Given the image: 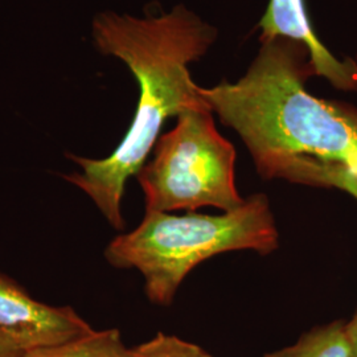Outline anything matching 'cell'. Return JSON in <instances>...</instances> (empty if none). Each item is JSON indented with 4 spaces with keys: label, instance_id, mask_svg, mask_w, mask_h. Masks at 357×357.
I'll use <instances>...</instances> for the list:
<instances>
[{
    "label": "cell",
    "instance_id": "obj_7",
    "mask_svg": "<svg viewBox=\"0 0 357 357\" xmlns=\"http://www.w3.org/2000/svg\"><path fill=\"white\" fill-rule=\"evenodd\" d=\"M17 357H132L115 328L91 330L60 344L26 349Z\"/></svg>",
    "mask_w": 357,
    "mask_h": 357
},
{
    "label": "cell",
    "instance_id": "obj_4",
    "mask_svg": "<svg viewBox=\"0 0 357 357\" xmlns=\"http://www.w3.org/2000/svg\"><path fill=\"white\" fill-rule=\"evenodd\" d=\"M212 114L202 109L178 115L176 126L156 142L153 159L137 175L146 212H230L245 203L236 187V150Z\"/></svg>",
    "mask_w": 357,
    "mask_h": 357
},
{
    "label": "cell",
    "instance_id": "obj_12",
    "mask_svg": "<svg viewBox=\"0 0 357 357\" xmlns=\"http://www.w3.org/2000/svg\"><path fill=\"white\" fill-rule=\"evenodd\" d=\"M345 332L351 349V357H357V314L354 319L345 324Z\"/></svg>",
    "mask_w": 357,
    "mask_h": 357
},
{
    "label": "cell",
    "instance_id": "obj_8",
    "mask_svg": "<svg viewBox=\"0 0 357 357\" xmlns=\"http://www.w3.org/2000/svg\"><path fill=\"white\" fill-rule=\"evenodd\" d=\"M262 357H351L345 324L335 321L306 332L293 345L268 352Z\"/></svg>",
    "mask_w": 357,
    "mask_h": 357
},
{
    "label": "cell",
    "instance_id": "obj_1",
    "mask_svg": "<svg viewBox=\"0 0 357 357\" xmlns=\"http://www.w3.org/2000/svg\"><path fill=\"white\" fill-rule=\"evenodd\" d=\"M91 35L98 51L125 63L137 78L139 102L114 153L103 159L69 155L79 171L64 178L89 196L114 229L122 230L121 204L126 183L146 165L165 122L190 110L211 109L188 65L204 56L217 31L178 6L171 13L146 17L98 13Z\"/></svg>",
    "mask_w": 357,
    "mask_h": 357
},
{
    "label": "cell",
    "instance_id": "obj_9",
    "mask_svg": "<svg viewBox=\"0 0 357 357\" xmlns=\"http://www.w3.org/2000/svg\"><path fill=\"white\" fill-rule=\"evenodd\" d=\"M281 178L296 184L337 188L357 199V171L339 163L302 160L290 167Z\"/></svg>",
    "mask_w": 357,
    "mask_h": 357
},
{
    "label": "cell",
    "instance_id": "obj_10",
    "mask_svg": "<svg viewBox=\"0 0 357 357\" xmlns=\"http://www.w3.org/2000/svg\"><path fill=\"white\" fill-rule=\"evenodd\" d=\"M131 354L132 357H213L202 347L163 332L132 348Z\"/></svg>",
    "mask_w": 357,
    "mask_h": 357
},
{
    "label": "cell",
    "instance_id": "obj_6",
    "mask_svg": "<svg viewBox=\"0 0 357 357\" xmlns=\"http://www.w3.org/2000/svg\"><path fill=\"white\" fill-rule=\"evenodd\" d=\"M261 41L291 38L310 53L315 76L324 77L336 89H357V65L354 60H337L314 33L303 0H270L259 22Z\"/></svg>",
    "mask_w": 357,
    "mask_h": 357
},
{
    "label": "cell",
    "instance_id": "obj_11",
    "mask_svg": "<svg viewBox=\"0 0 357 357\" xmlns=\"http://www.w3.org/2000/svg\"><path fill=\"white\" fill-rule=\"evenodd\" d=\"M23 352L24 348L11 335L0 330V357H17Z\"/></svg>",
    "mask_w": 357,
    "mask_h": 357
},
{
    "label": "cell",
    "instance_id": "obj_3",
    "mask_svg": "<svg viewBox=\"0 0 357 357\" xmlns=\"http://www.w3.org/2000/svg\"><path fill=\"white\" fill-rule=\"evenodd\" d=\"M278 243L268 199L257 193L220 216L146 212L135 229L107 245L105 258L113 268L138 270L147 298L169 306L188 273L205 259L236 250L268 255Z\"/></svg>",
    "mask_w": 357,
    "mask_h": 357
},
{
    "label": "cell",
    "instance_id": "obj_2",
    "mask_svg": "<svg viewBox=\"0 0 357 357\" xmlns=\"http://www.w3.org/2000/svg\"><path fill=\"white\" fill-rule=\"evenodd\" d=\"M312 75L306 47L277 38L262 41L237 82L202 88L212 113L238 134L266 180L302 160L357 171V110L310 94L305 84Z\"/></svg>",
    "mask_w": 357,
    "mask_h": 357
},
{
    "label": "cell",
    "instance_id": "obj_5",
    "mask_svg": "<svg viewBox=\"0 0 357 357\" xmlns=\"http://www.w3.org/2000/svg\"><path fill=\"white\" fill-rule=\"evenodd\" d=\"M0 330L26 349L60 344L93 328L72 307L45 305L0 273Z\"/></svg>",
    "mask_w": 357,
    "mask_h": 357
}]
</instances>
